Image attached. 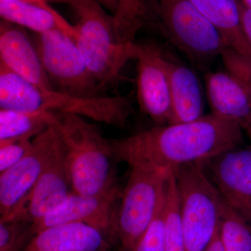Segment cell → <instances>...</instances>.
Here are the masks:
<instances>
[{
	"mask_svg": "<svg viewBox=\"0 0 251 251\" xmlns=\"http://www.w3.org/2000/svg\"><path fill=\"white\" fill-rule=\"evenodd\" d=\"M0 62L36 87L54 90L25 29L4 20L0 23Z\"/></svg>",
	"mask_w": 251,
	"mask_h": 251,
	"instance_id": "5bb4252c",
	"label": "cell"
},
{
	"mask_svg": "<svg viewBox=\"0 0 251 251\" xmlns=\"http://www.w3.org/2000/svg\"><path fill=\"white\" fill-rule=\"evenodd\" d=\"M93 1L98 3L104 9L108 10L112 16H114L118 10L120 0H93Z\"/></svg>",
	"mask_w": 251,
	"mask_h": 251,
	"instance_id": "f1b7e54d",
	"label": "cell"
},
{
	"mask_svg": "<svg viewBox=\"0 0 251 251\" xmlns=\"http://www.w3.org/2000/svg\"><path fill=\"white\" fill-rule=\"evenodd\" d=\"M0 108L78 115L118 128H125L134 113L132 94L82 98L44 90L20 77L1 62Z\"/></svg>",
	"mask_w": 251,
	"mask_h": 251,
	"instance_id": "7a4b0ae2",
	"label": "cell"
},
{
	"mask_svg": "<svg viewBox=\"0 0 251 251\" xmlns=\"http://www.w3.org/2000/svg\"><path fill=\"white\" fill-rule=\"evenodd\" d=\"M72 192L62 140L38 180L24 209L10 221L33 223L44 219L58 210Z\"/></svg>",
	"mask_w": 251,
	"mask_h": 251,
	"instance_id": "4fadbf2b",
	"label": "cell"
},
{
	"mask_svg": "<svg viewBox=\"0 0 251 251\" xmlns=\"http://www.w3.org/2000/svg\"><path fill=\"white\" fill-rule=\"evenodd\" d=\"M144 0H120L118 10L113 16L114 29L120 44L135 43L137 33L145 25Z\"/></svg>",
	"mask_w": 251,
	"mask_h": 251,
	"instance_id": "603a6c76",
	"label": "cell"
},
{
	"mask_svg": "<svg viewBox=\"0 0 251 251\" xmlns=\"http://www.w3.org/2000/svg\"><path fill=\"white\" fill-rule=\"evenodd\" d=\"M239 1H242L243 4L251 11V0H239Z\"/></svg>",
	"mask_w": 251,
	"mask_h": 251,
	"instance_id": "d6a6232c",
	"label": "cell"
},
{
	"mask_svg": "<svg viewBox=\"0 0 251 251\" xmlns=\"http://www.w3.org/2000/svg\"><path fill=\"white\" fill-rule=\"evenodd\" d=\"M230 49L251 59V46L241 21L238 0H190Z\"/></svg>",
	"mask_w": 251,
	"mask_h": 251,
	"instance_id": "ac0fdd59",
	"label": "cell"
},
{
	"mask_svg": "<svg viewBox=\"0 0 251 251\" xmlns=\"http://www.w3.org/2000/svg\"><path fill=\"white\" fill-rule=\"evenodd\" d=\"M44 1L49 4V3H60V4H69L73 9H74L80 2V0H44Z\"/></svg>",
	"mask_w": 251,
	"mask_h": 251,
	"instance_id": "1f68e13d",
	"label": "cell"
},
{
	"mask_svg": "<svg viewBox=\"0 0 251 251\" xmlns=\"http://www.w3.org/2000/svg\"><path fill=\"white\" fill-rule=\"evenodd\" d=\"M57 126L73 192L83 196L122 192L110 139L78 115L59 113Z\"/></svg>",
	"mask_w": 251,
	"mask_h": 251,
	"instance_id": "3957f363",
	"label": "cell"
},
{
	"mask_svg": "<svg viewBox=\"0 0 251 251\" xmlns=\"http://www.w3.org/2000/svg\"><path fill=\"white\" fill-rule=\"evenodd\" d=\"M204 168L225 204L251 224V145L221 153Z\"/></svg>",
	"mask_w": 251,
	"mask_h": 251,
	"instance_id": "7c38bea8",
	"label": "cell"
},
{
	"mask_svg": "<svg viewBox=\"0 0 251 251\" xmlns=\"http://www.w3.org/2000/svg\"><path fill=\"white\" fill-rule=\"evenodd\" d=\"M122 194V192L83 196L72 192L58 210L44 219L31 223V229L36 234L52 226L82 223L103 232L117 249V220Z\"/></svg>",
	"mask_w": 251,
	"mask_h": 251,
	"instance_id": "8fae6325",
	"label": "cell"
},
{
	"mask_svg": "<svg viewBox=\"0 0 251 251\" xmlns=\"http://www.w3.org/2000/svg\"><path fill=\"white\" fill-rule=\"evenodd\" d=\"M132 167L117 220V251H131L154 219L172 172Z\"/></svg>",
	"mask_w": 251,
	"mask_h": 251,
	"instance_id": "52a82bcc",
	"label": "cell"
},
{
	"mask_svg": "<svg viewBox=\"0 0 251 251\" xmlns=\"http://www.w3.org/2000/svg\"><path fill=\"white\" fill-rule=\"evenodd\" d=\"M238 4H239V11H240L243 29L251 46V11L239 0H238Z\"/></svg>",
	"mask_w": 251,
	"mask_h": 251,
	"instance_id": "83f0119b",
	"label": "cell"
},
{
	"mask_svg": "<svg viewBox=\"0 0 251 251\" xmlns=\"http://www.w3.org/2000/svg\"><path fill=\"white\" fill-rule=\"evenodd\" d=\"M31 223L0 221V251H4L17 240Z\"/></svg>",
	"mask_w": 251,
	"mask_h": 251,
	"instance_id": "4316f807",
	"label": "cell"
},
{
	"mask_svg": "<svg viewBox=\"0 0 251 251\" xmlns=\"http://www.w3.org/2000/svg\"><path fill=\"white\" fill-rule=\"evenodd\" d=\"M179 193L186 251H204L219 229L223 200L204 162L174 170Z\"/></svg>",
	"mask_w": 251,
	"mask_h": 251,
	"instance_id": "8992f818",
	"label": "cell"
},
{
	"mask_svg": "<svg viewBox=\"0 0 251 251\" xmlns=\"http://www.w3.org/2000/svg\"><path fill=\"white\" fill-rule=\"evenodd\" d=\"M243 141V129L237 122L213 112L196 121L155 126L110 139L117 163L169 171L209 161L237 149Z\"/></svg>",
	"mask_w": 251,
	"mask_h": 251,
	"instance_id": "6da1fadb",
	"label": "cell"
},
{
	"mask_svg": "<svg viewBox=\"0 0 251 251\" xmlns=\"http://www.w3.org/2000/svg\"><path fill=\"white\" fill-rule=\"evenodd\" d=\"M221 57L226 72L251 88V59L227 46L223 51Z\"/></svg>",
	"mask_w": 251,
	"mask_h": 251,
	"instance_id": "d4e9b609",
	"label": "cell"
},
{
	"mask_svg": "<svg viewBox=\"0 0 251 251\" xmlns=\"http://www.w3.org/2000/svg\"><path fill=\"white\" fill-rule=\"evenodd\" d=\"M163 202L164 197L148 230L135 244L131 251H166L163 233Z\"/></svg>",
	"mask_w": 251,
	"mask_h": 251,
	"instance_id": "cb8c5ba5",
	"label": "cell"
},
{
	"mask_svg": "<svg viewBox=\"0 0 251 251\" xmlns=\"http://www.w3.org/2000/svg\"><path fill=\"white\" fill-rule=\"evenodd\" d=\"M74 9L78 17L75 43L91 74L105 90L115 85L127 62L136 58L138 44H120L113 16L93 0H80Z\"/></svg>",
	"mask_w": 251,
	"mask_h": 251,
	"instance_id": "5b68a950",
	"label": "cell"
},
{
	"mask_svg": "<svg viewBox=\"0 0 251 251\" xmlns=\"http://www.w3.org/2000/svg\"><path fill=\"white\" fill-rule=\"evenodd\" d=\"M163 221L165 250L186 251L179 193L174 171L172 172L167 182L163 202Z\"/></svg>",
	"mask_w": 251,
	"mask_h": 251,
	"instance_id": "44dd1931",
	"label": "cell"
},
{
	"mask_svg": "<svg viewBox=\"0 0 251 251\" xmlns=\"http://www.w3.org/2000/svg\"><path fill=\"white\" fill-rule=\"evenodd\" d=\"M31 143L32 140H23L0 147V173L21 161L29 152Z\"/></svg>",
	"mask_w": 251,
	"mask_h": 251,
	"instance_id": "484cf974",
	"label": "cell"
},
{
	"mask_svg": "<svg viewBox=\"0 0 251 251\" xmlns=\"http://www.w3.org/2000/svg\"><path fill=\"white\" fill-rule=\"evenodd\" d=\"M136 97L141 111L156 126L171 124L173 115L169 58L153 43L138 44Z\"/></svg>",
	"mask_w": 251,
	"mask_h": 251,
	"instance_id": "30bf717a",
	"label": "cell"
},
{
	"mask_svg": "<svg viewBox=\"0 0 251 251\" xmlns=\"http://www.w3.org/2000/svg\"><path fill=\"white\" fill-rule=\"evenodd\" d=\"M173 124L196 121L204 110L202 88L196 73L185 64L169 59Z\"/></svg>",
	"mask_w": 251,
	"mask_h": 251,
	"instance_id": "e0dca14e",
	"label": "cell"
},
{
	"mask_svg": "<svg viewBox=\"0 0 251 251\" xmlns=\"http://www.w3.org/2000/svg\"><path fill=\"white\" fill-rule=\"evenodd\" d=\"M206 96L213 113L233 120L251 132V90L228 72H208Z\"/></svg>",
	"mask_w": 251,
	"mask_h": 251,
	"instance_id": "9a60e30c",
	"label": "cell"
},
{
	"mask_svg": "<svg viewBox=\"0 0 251 251\" xmlns=\"http://www.w3.org/2000/svg\"><path fill=\"white\" fill-rule=\"evenodd\" d=\"M34 43L54 90L82 98L107 96L72 36L54 29L36 34Z\"/></svg>",
	"mask_w": 251,
	"mask_h": 251,
	"instance_id": "ba28073f",
	"label": "cell"
},
{
	"mask_svg": "<svg viewBox=\"0 0 251 251\" xmlns=\"http://www.w3.org/2000/svg\"><path fill=\"white\" fill-rule=\"evenodd\" d=\"M114 248L115 244L99 229L72 223L42 229L23 251H112Z\"/></svg>",
	"mask_w": 251,
	"mask_h": 251,
	"instance_id": "2e32d148",
	"label": "cell"
},
{
	"mask_svg": "<svg viewBox=\"0 0 251 251\" xmlns=\"http://www.w3.org/2000/svg\"><path fill=\"white\" fill-rule=\"evenodd\" d=\"M61 140L57 125L50 127L33 138L21 161L0 174V221H12L24 209Z\"/></svg>",
	"mask_w": 251,
	"mask_h": 251,
	"instance_id": "9c48e42d",
	"label": "cell"
},
{
	"mask_svg": "<svg viewBox=\"0 0 251 251\" xmlns=\"http://www.w3.org/2000/svg\"><path fill=\"white\" fill-rule=\"evenodd\" d=\"M146 21L196 65L206 67L227 47L222 36L190 0H144Z\"/></svg>",
	"mask_w": 251,
	"mask_h": 251,
	"instance_id": "277c9868",
	"label": "cell"
},
{
	"mask_svg": "<svg viewBox=\"0 0 251 251\" xmlns=\"http://www.w3.org/2000/svg\"><path fill=\"white\" fill-rule=\"evenodd\" d=\"M204 251H225L221 239H220L219 229L212 242Z\"/></svg>",
	"mask_w": 251,
	"mask_h": 251,
	"instance_id": "4dcf8cb0",
	"label": "cell"
},
{
	"mask_svg": "<svg viewBox=\"0 0 251 251\" xmlns=\"http://www.w3.org/2000/svg\"><path fill=\"white\" fill-rule=\"evenodd\" d=\"M0 16L4 21L28 28L36 34L60 29L74 39L76 36L75 25H71L54 9L28 3L0 1Z\"/></svg>",
	"mask_w": 251,
	"mask_h": 251,
	"instance_id": "d6986e66",
	"label": "cell"
},
{
	"mask_svg": "<svg viewBox=\"0 0 251 251\" xmlns=\"http://www.w3.org/2000/svg\"><path fill=\"white\" fill-rule=\"evenodd\" d=\"M219 235L225 251H251V224L223 201Z\"/></svg>",
	"mask_w": 251,
	"mask_h": 251,
	"instance_id": "7402d4cb",
	"label": "cell"
},
{
	"mask_svg": "<svg viewBox=\"0 0 251 251\" xmlns=\"http://www.w3.org/2000/svg\"><path fill=\"white\" fill-rule=\"evenodd\" d=\"M0 1H5V2H24L28 4H32L38 5V6H42L49 10H53V8L50 6L49 3L46 2L44 0H0Z\"/></svg>",
	"mask_w": 251,
	"mask_h": 251,
	"instance_id": "f546056e",
	"label": "cell"
},
{
	"mask_svg": "<svg viewBox=\"0 0 251 251\" xmlns=\"http://www.w3.org/2000/svg\"><path fill=\"white\" fill-rule=\"evenodd\" d=\"M250 89H251V88H250Z\"/></svg>",
	"mask_w": 251,
	"mask_h": 251,
	"instance_id": "836d02e7",
	"label": "cell"
},
{
	"mask_svg": "<svg viewBox=\"0 0 251 251\" xmlns=\"http://www.w3.org/2000/svg\"><path fill=\"white\" fill-rule=\"evenodd\" d=\"M58 114L0 108V147L35 138L50 127L57 125Z\"/></svg>",
	"mask_w": 251,
	"mask_h": 251,
	"instance_id": "ffe728a7",
	"label": "cell"
}]
</instances>
